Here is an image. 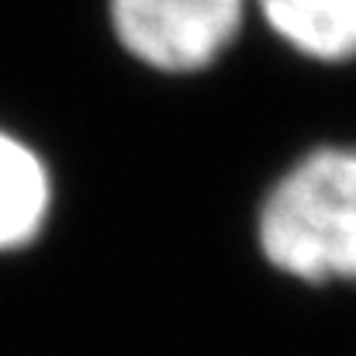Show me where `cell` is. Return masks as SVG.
<instances>
[{"label":"cell","mask_w":356,"mask_h":356,"mask_svg":"<svg viewBox=\"0 0 356 356\" xmlns=\"http://www.w3.org/2000/svg\"><path fill=\"white\" fill-rule=\"evenodd\" d=\"M263 263L305 287H356V145L301 152L263 194L252 222Z\"/></svg>","instance_id":"6da1fadb"},{"label":"cell","mask_w":356,"mask_h":356,"mask_svg":"<svg viewBox=\"0 0 356 356\" xmlns=\"http://www.w3.org/2000/svg\"><path fill=\"white\" fill-rule=\"evenodd\" d=\"M245 0H111L121 49L156 73H201L238 38Z\"/></svg>","instance_id":"7a4b0ae2"},{"label":"cell","mask_w":356,"mask_h":356,"mask_svg":"<svg viewBox=\"0 0 356 356\" xmlns=\"http://www.w3.org/2000/svg\"><path fill=\"white\" fill-rule=\"evenodd\" d=\"M266 28L315 63L356 59V0H256Z\"/></svg>","instance_id":"3957f363"},{"label":"cell","mask_w":356,"mask_h":356,"mask_svg":"<svg viewBox=\"0 0 356 356\" xmlns=\"http://www.w3.org/2000/svg\"><path fill=\"white\" fill-rule=\"evenodd\" d=\"M52 208V177L45 163L14 135L0 131V252L42 232Z\"/></svg>","instance_id":"277c9868"}]
</instances>
